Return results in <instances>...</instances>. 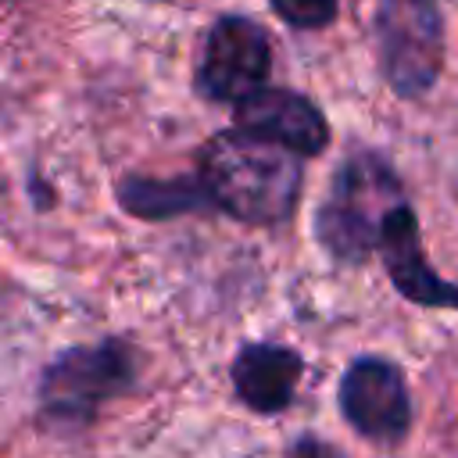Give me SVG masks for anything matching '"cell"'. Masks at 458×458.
<instances>
[{
    "label": "cell",
    "instance_id": "cell-1",
    "mask_svg": "<svg viewBox=\"0 0 458 458\" xmlns=\"http://www.w3.org/2000/svg\"><path fill=\"white\" fill-rule=\"evenodd\" d=\"M200 182L222 211L250 225H272L297 204L301 154L240 125L204 147Z\"/></svg>",
    "mask_w": 458,
    "mask_h": 458
},
{
    "label": "cell",
    "instance_id": "cell-2",
    "mask_svg": "<svg viewBox=\"0 0 458 458\" xmlns=\"http://www.w3.org/2000/svg\"><path fill=\"white\" fill-rule=\"evenodd\" d=\"M404 200L401 179L379 154H354L340 165L315 218L322 247L340 261H365L376 250L386 215Z\"/></svg>",
    "mask_w": 458,
    "mask_h": 458
},
{
    "label": "cell",
    "instance_id": "cell-3",
    "mask_svg": "<svg viewBox=\"0 0 458 458\" xmlns=\"http://www.w3.org/2000/svg\"><path fill=\"white\" fill-rule=\"evenodd\" d=\"M379 57L394 93L422 97L444 68V18L437 0L379 4Z\"/></svg>",
    "mask_w": 458,
    "mask_h": 458
},
{
    "label": "cell",
    "instance_id": "cell-4",
    "mask_svg": "<svg viewBox=\"0 0 458 458\" xmlns=\"http://www.w3.org/2000/svg\"><path fill=\"white\" fill-rule=\"evenodd\" d=\"M268 68H272V47L265 29L250 18L233 14L208 32L197 82L211 100L240 104L243 97L265 86Z\"/></svg>",
    "mask_w": 458,
    "mask_h": 458
},
{
    "label": "cell",
    "instance_id": "cell-5",
    "mask_svg": "<svg viewBox=\"0 0 458 458\" xmlns=\"http://www.w3.org/2000/svg\"><path fill=\"white\" fill-rule=\"evenodd\" d=\"M340 411L361 437L397 444L411 426V397L401 369L386 358H358L340 379Z\"/></svg>",
    "mask_w": 458,
    "mask_h": 458
},
{
    "label": "cell",
    "instance_id": "cell-6",
    "mask_svg": "<svg viewBox=\"0 0 458 458\" xmlns=\"http://www.w3.org/2000/svg\"><path fill=\"white\" fill-rule=\"evenodd\" d=\"M376 250L383 254V265L394 279V286L422 308H454L458 311V283L437 276V268L426 261L422 250V236H419V218L408 208V200H401L379 233Z\"/></svg>",
    "mask_w": 458,
    "mask_h": 458
},
{
    "label": "cell",
    "instance_id": "cell-7",
    "mask_svg": "<svg viewBox=\"0 0 458 458\" xmlns=\"http://www.w3.org/2000/svg\"><path fill=\"white\" fill-rule=\"evenodd\" d=\"M129 376V361L118 347H97V351H72L64 354L43 386V401L61 419H86L104 397H111L122 379Z\"/></svg>",
    "mask_w": 458,
    "mask_h": 458
},
{
    "label": "cell",
    "instance_id": "cell-8",
    "mask_svg": "<svg viewBox=\"0 0 458 458\" xmlns=\"http://www.w3.org/2000/svg\"><path fill=\"white\" fill-rule=\"evenodd\" d=\"M236 122L265 140L297 150L301 157H311L329 143V125L322 111L308 97L290 89H268V86L254 89L236 104Z\"/></svg>",
    "mask_w": 458,
    "mask_h": 458
},
{
    "label": "cell",
    "instance_id": "cell-9",
    "mask_svg": "<svg viewBox=\"0 0 458 458\" xmlns=\"http://www.w3.org/2000/svg\"><path fill=\"white\" fill-rule=\"evenodd\" d=\"M301 354L276 344H250L233 365V386L254 411H283L301 383Z\"/></svg>",
    "mask_w": 458,
    "mask_h": 458
},
{
    "label": "cell",
    "instance_id": "cell-10",
    "mask_svg": "<svg viewBox=\"0 0 458 458\" xmlns=\"http://www.w3.org/2000/svg\"><path fill=\"white\" fill-rule=\"evenodd\" d=\"M272 7L293 29H322L336 18V0H272Z\"/></svg>",
    "mask_w": 458,
    "mask_h": 458
}]
</instances>
